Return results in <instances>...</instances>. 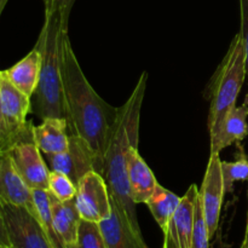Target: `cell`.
Instances as JSON below:
<instances>
[{
	"instance_id": "obj_1",
	"label": "cell",
	"mask_w": 248,
	"mask_h": 248,
	"mask_svg": "<svg viewBox=\"0 0 248 248\" xmlns=\"http://www.w3.org/2000/svg\"><path fill=\"white\" fill-rule=\"evenodd\" d=\"M63 89L70 135L84 138L103 173L104 154L118 116V108L107 103L91 86L79 64L69 36L63 41Z\"/></svg>"
},
{
	"instance_id": "obj_2",
	"label": "cell",
	"mask_w": 248,
	"mask_h": 248,
	"mask_svg": "<svg viewBox=\"0 0 248 248\" xmlns=\"http://www.w3.org/2000/svg\"><path fill=\"white\" fill-rule=\"evenodd\" d=\"M148 74L142 73L127 101L118 108V116L111 131L110 140L104 154L103 176L111 203L127 216L132 222L138 223L136 203L130 195V186L126 172V155L130 148L140 143V113L147 90Z\"/></svg>"
},
{
	"instance_id": "obj_3",
	"label": "cell",
	"mask_w": 248,
	"mask_h": 248,
	"mask_svg": "<svg viewBox=\"0 0 248 248\" xmlns=\"http://www.w3.org/2000/svg\"><path fill=\"white\" fill-rule=\"evenodd\" d=\"M69 18L63 15H45L39 34L41 70L38 86L31 96V114L40 118H64L68 121L63 89V41L68 34Z\"/></svg>"
},
{
	"instance_id": "obj_4",
	"label": "cell",
	"mask_w": 248,
	"mask_h": 248,
	"mask_svg": "<svg viewBox=\"0 0 248 248\" xmlns=\"http://www.w3.org/2000/svg\"><path fill=\"white\" fill-rule=\"evenodd\" d=\"M246 74L245 46L241 33L232 38L229 48L217 70L211 78L205 91L210 101L207 127L210 137L215 135L227 114L236 107Z\"/></svg>"
},
{
	"instance_id": "obj_5",
	"label": "cell",
	"mask_w": 248,
	"mask_h": 248,
	"mask_svg": "<svg viewBox=\"0 0 248 248\" xmlns=\"http://www.w3.org/2000/svg\"><path fill=\"white\" fill-rule=\"evenodd\" d=\"M33 127L31 124L4 153L9 155L16 171L31 190L47 189L50 169L34 140Z\"/></svg>"
},
{
	"instance_id": "obj_6",
	"label": "cell",
	"mask_w": 248,
	"mask_h": 248,
	"mask_svg": "<svg viewBox=\"0 0 248 248\" xmlns=\"http://www.w3.org/2000/svg\"><path fill=\"white\" fill-rule=\"evenodd\" d=\"M11 248H53L38 218L22 206L0 200Z\"/></svg>"
},
{
	"instance_id": "obj_7",
	"label": "cell",
	"mask_w": 248,
	"mask_h": 248,
	"mask_svg": "<svg viewBox=\"0 0 248 248\" xmlns=\"http://www.w3.org/2000/svg\"><path fill=\"white\" fill-rule=\"evenodd\" d=\"M75 206L82 220L101 223L111 213V200L103 176L91 171L77 184Z\"/></svg>"
},
{
	"instance_id": "obj_8",
	"label": "cell",
	"mask_w": 248,
	"mask_h": 248,
	"mask_svg": "<svg viewBox=\"0 0 248 248\" xmlns=\"http://www.w3.org/2000/svg\"><path fill=\"white\" fill-rule=\"evenodd\" d=\"M225 189L222 173V159L219 154H210L207 169L203 176L201 189L199 190V200L202 207L203 217L212 240L219 227L220 212Z\"/></svg>"
},
{
	"instance_id": "obj_9",
	"label": "cell",
	"mask_w": 248,
	"mask_h": 248,
	"mask_svg": "<svg viewBox=\"0 0 248 248\" xmlns=\"http://www.w3.org/2000/svg\"><path fill=\"white\" fill-rule=\"evenodd\" d=\"M47 157L48 169L69 177L77 186L80 179L89 172H98V164L89 143L78 135H70L69 145L61 154Z\"/></svg>"
},
{
	"instance_id": "obj_10",
	"label": "cell",
	"mask_w": 248,
	"mask_h": 248,
	"mask_svg": "<svg viewBox=\"0 0 248 248\" xmlns=\"http://www.w3.org/2000/svg\"><path fill=\"white\" fill-rule=\"evenodd\" d=\"M0 106L6 121L11 144L31 125L27 115L31 111V98L12 85L0 70Z\"/></svg>"
},
{
	"instance_id": "obj_11",
	"label": "cell",
	"mask_w": 248,
	"mask_h": 248,
	"mask_svg": "<svg viewBox=\"0 0 248 248\" xmlns=\"http://www.w3.org/2000/svg\"><path fill=\"white\" fill-rule=\"evenodd\" d=\"M198 198V186L191 184L183 198H181V202L169 227L162 232L164 234L162 248H191Z\"/></svg>"
},
{
	"instance_id": "obj_12",
	"label": "cell",
	"mask_w": 248,
	"mask_h": 248,
	"mask_svg": "<svg viewBox=\"0 0 248 248\" xmlns=\"http://www.w3.org/2000/svg\"><path fill=\"white\" fill-rule=\"evenodd\" d=\"M108 248H149L143 239L140 223H135L111 203V213L98 223Z\"/></svg>"
},
{
	"instance_id": "obj_13",
	"label": "cell",
	"mask_w": 248,
	"mask_h": 248,
	"mask_svg": "<svg viewBox=\"0 0 248 248\" xmlns=\"http://www.w3.org/2000/svg\"><path fill=\"white\" fill-rule=\"evenodd\" d=\"M0 200L26 207L36 217L33 190L24 183L4 152H0Z\"/></svg>"
},
{
	"instance_id": "obj_14",
	"label": "cell",
	"mask_w": 248,
	"mask_h": 248,
	"mask_svg": "<svg viewBox=\"0 0 248 248\" xmlns=\"http://www.w3.org/2000/svg\"><path fill=\"white\" fill-rule=\"evenodd\" d=\"M126 172L132 201L136 205L145 203L154 193L159 182L145 160L140 156L138 147L128 149L126 155Z\"/></svg>"
},
{
	"instance_id": "obj_15",
	"label": "cell",
	"mask_w": 248,
	"mask_h": 248,
	"mask_svg": "<svg viewBox=\"0 0 248 248\" xmlns=\"http://www.w3.org/2000/svg\"><path fill=\"white\" fill-rule=\"evenodd\" d=\"M248 103L232 108L222 121L215 135L211 136V154H219L223 149L240 143L248 135Z\"/></svg>"
},
{
	"instance_id": "obj_16",
	"label": "cell",
	"mask_w": 248,
	"mask_h": 248,
	"mask_svg": "<svg viewBox=\"0 0 248 248\" xmlns=\"http://www.w3.org/2000/svg\"><path fill=\"white\" fill-rule=\"evenodd\" d=\"M34 140L46 156L61 154L69 145V127L64 118H46L33 127Z\"/></svg>"
},
{
	"instance_id": "obj_17",
	"label": "cell",
	"mask_w": 248,
	"mask_h": 248,
	"mask_svg": "<svg viewBox=\"0 0 248 248\" xmlns=\"http://www.w3.org/2000/svg\"><path fill=\"white\" fill-rule=\"evenodd\" d=\"M51 206H52L53 228L62 241L63 246L64 248H78L81 218L75 206V200L72 199L68 201H58L51 196Z\"/></svg>"
},
{
	"instance_id": "obj_18",
	"label": "cell",
	"mask_w": 248,
	"mask_h": 248,
	"mask_svg": "<svg viewBox=\"0 0 248 248\" xmlns=\"http://www.w3.org/2000/svg\"><path fill=\"white\" fill-rule=\"evenodd\" d=\"M40 70L41 52L35 45L33 50L28 52V55L24 56L21 61H18L9 69L1 70V73L12 85L31 98L38 86Z\"/></svg>"
},
{
	"instance_id": "obj_19",
	"label": "cell",
	"mask_w": 248,
	"mask_h": 248,
	"mask_svg": "<svg viewBox=\"0 0 248 248\" xmlns=\"http://www.w3.org/2000/svg\"><path fill=\"white\" fill-rule=\"evenodd\" d=\"M179 202H181V198L169 189L164 188L161 184H157L154 193L145 202L162 232L169 227Z\"/></svg>"
},
{
	"instance_id": "obj_20",
	"label": "cell",
	"mask_w": 248,
	"mask_h": 248,
	"mask_svg": "<svg viewBox=\"0 0 248 248\" xmlns=\"http://www.w3.org/2000/svg\"><path fill=\"white\" fill-rule=\"evenodd\" d=\"M33 200L35 206V215L41 227L45 230L48 240L53 248H64L62 241L58 237L52 219V206H51V196L46 189H34Z\"/></svg>"
},
{
	"instance_id": "obj_21",
	"label": "cell",
	"mask_w": 248,
	"mask_h": 248,
	"mask_svg": "<svg viewBox=\"0 0 248 248\" xmlns=\"http://www.w3.org/2000/svg\"><path fill=\"white\" fill-rule=\"evenodd\" d=\"M239 153L234 161H222V173L225 194L234 191L236 182H248V157L244 148L237 143Z\"/></svg>"
},
{
	"instance_id": "obj_22",
	"label": "cell",
	"mask_w": 248,
	"mask_h": 248,
	"mask_svg": "<svg viewBox=\"0 0 248 248\" xmlns=\"http://www.w3.org/2000/svg\"><path fill=\"white\" fill-rule=\"evenodd\" d=\"M46 190L58 201L72 200L77 195V186L74 182L65 174L57 171H51V170Z\"/></svg>"
},
{
	"instance_id": "obj_23",
	"label": "cell",
	"mask_w": 248,
	"mask_h": 248,
	"mask_svg": "<svg viewBox=\"0 0 248 248\" xmlns=\"http://www.w3.org/2000/svg\"><path fill=\"white\" fill-rule=\"evenodd\" d=\"M78 248H108L98 223L81 219L79 227Z\"/></svg>"
},
{
	"instance_id": "obj_24",
	"label": "cell",
	"mask_w": 248,
	"mask_h": 248,
	"mask_svg": "<svg viewBox=\"0 0 248 248\" xmlns=\"http://www.w3.org/2000/svg\"><path fill=\"white\" fill-rule=\"evenodd\" d=\"M210 235H208L207 225L203 217L202 207L200 200L196 201L195 219H194L193 239H191V248H210Z\"/></svg>"
},
{
	"instance_id": "obj_25",
	"label": "cell",
	"mask_w": 248,
	"mask_h": 248,
	"mask_svg": "<svg viewBox=\"0 0 248 248\" xmlns=\"http://www.w3.org/2000/svg\"><path fill=\"white\" fill-rule=\"evenodd\" d=\"M240 14H241V28L240 33L242 35L245 46V60H246V74L248 77V0H240ZM245 102L248 103V93Z\"/></svg>"
},
{
	"instance_id": "obj_26",
	"label": "cell",
	"mask_w": 248,
	"mask_h": 248,
	"mask_svg": "<svg viewBox=\"0 0 248 248\" xmlns=\"http://www.w3.org/2000/svg\"><path fill=\"white\" fill-rule=\"evenodd\" d=\"M45 5V15L58 14L69 18L70 11L75 0H43Z\"/></svg>"
},
{
	"instance_id": "obj_27",
	"label": "cell",
	"mask_w": 248,
	"mask_h": 248,
	"mask_svg": "<svg viewBox=\"0 0 248 248\" xmlns=\"http://www.w3.org/2000/svg\"><path fill=\"white\" fill-rule=\"evenodd\" d=\"M10 145H11V136H10L6 121L2 115L1 106H0V152H5Z\"/></svg>"
},
{
	"instance_id": "obj_28",
	"label": "cell",
	"mask_w": 248,
	"mask_h": 248,
	"mask_svg": "<svg viewBox=\"0 0 248 248\" xmlns=\"http://www.w3.org/2000/svg\"><path fill=\"white\" fill-rule=\"evenodd\" d=\"M0 246L11 247L10 246V240H9V235H7L6 225H5L4 217H2L1 207H0Z\"/></svg>"
},
{
	"instance_id": "obj_29",
	"label": "cell",
	"mask_w": 248,
	"mask_h": 248,
	"mask_svg": "<svg viewBox=\"0 0 248 248\" xmlns=\"http://www.w3.org/2000/svg\"><path fill=\"white\" fill-rule=\"evenodd\" d=\"M240 248H248V208H247V217H246V228H245L244 240H242L241 247Z\"/></svg>"
},
{
	"instance_id": "obj_30",
	"label": "cell",
	"mask_w": 248,
	"mask_h": 248,
	"mask_svg": "<svg viewBox=\"0 0 248 248\" xmlns=\"http://www.w3.org/2000/svg\"><path fill=\"white\" fill-rule=\"evenodd\" d=\"M9 2V0H0V16H1L2 11H4L5 6H6V4Z\"/></svg>"
},
{
	"instance_id": "obj_31",
	"label": "cell",
	"mask_w": 248,
	"mask_h": 248,
	"mask_svg": "<svg viewBox=\"0 0 248 248\" xmlns=\"http://www.w3.org/2000/svg\"><path fill=\"white\" fill-rule=\"evenodd\" d=\"M0 248H11V247H4V246H0Z\"/></svg>"
}]
</instances>
